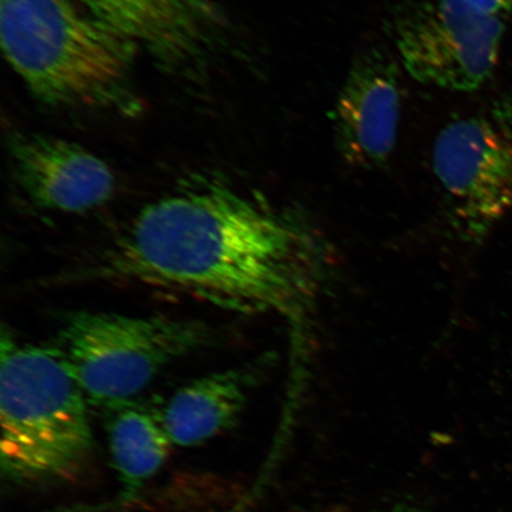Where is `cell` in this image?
Listing matches in <instances>:
<instances>
[{"mask_svg":"<svg viewBox=\"0 0 512 512\" xmlns=\"http://www.w3.org/2000/svg\"><path fill=\"white\" fill-rule=\"evenodd\" d=\"M318 261L302 224L210 182L146 206L114 241L106 268L224 310L291 315L311 296Z\"/></svg>","mask_w":512,"mask_h":512,"instance_id":"cell-1","label":"cell"},{"mask_svg":"<svg viewBox=\"0 0 512 512\" xmlns=\"http://www.w3.org/2000/svg\"><path fill=\"white\" fill-rule=\"evenodd\" d=\"M0 40L46 104L117 107L128 99L134 47L73 0H0Z\"/></svg>","mask_w":512,"mask_h":512,"instance_id":"cell-2","label":"cell"},{"mask_svg":"<svg viewBox=\"0 0 512 512\" xmlns=\"http://www.w3.org/2000/svg\"><path fill=\"white\" fill-rule=\"evenodd\" d=\"M87 399L55 347L2 335L0 465L12 483L75 477L91 456Z\"/></svg>","mask_w":512,"mask_h":512,"instance_id":"cell-3","label":"cell"},{"mask_svg":"<svg viewBox=\"0 0 512 512\" xmlns=\"http://www.w3.org/2000/svg\"><path fill=\"white\" fill-rule=\"evenodd\" d=\"M213 338L210 326L198 320L82 311L66 319L55 348L88 402L117 406Z\"/></svg>","mask_w":512,"mask_h":512,"instance_id":"cell-4","label":"cell"},{"mask_svg":"<svg viewBox=\"0 0 512 512\" xmlns=\"http://www.w3.org/2000/svg\"><path fill=\"white\" fill-rule=\"evenodd\" d=\"M503 19L472 11L462 0H428L395 19L402 66L415 81L452 92H472L497 66Z\"/></svg>","mask_w":512,"mask_h":512,"instance_id":"cell-5","label":"cell"},{"mask_svg":"<svg viewBox=\"0 0 512 512\" xmlns=\"http://www.w3.org/2000/svg\"><path fill=\"white\" fill-rule=\"evenodd\" d=\"M432 164L467 238H483L512 209V105L448 124Z\"/></svg>","mask_w":512,"mask_h":512,"instance_id":"cell-6","label":"cell"},{"mask_svg":"<svg viewBox=\"0 0 512 512\" xmlns=\"http://www.w3.org/2000/svg\"><path fill=\"white\" fill-rule=\"evenodd\" d=\"M400 108L395 62L376 49L358 57L332 113L336 147L345 162L358 168L386 163L398 138Z\"/></svg>","mask_w":512,"mask_h":512,"instance_id":"cell-7","label":"cell"},{"mask_svg":"<svg viewBox=\"0 0 512 512\" xmlns=\"http://www.w3.org/2000/svg\"><path fill=\"white\" fill-rule=\"evenodd\" d=\"M10 155L19 187L37 207L79 214L113 195L115 177L104 160L68 140L19 134Z\"/></svg>","mask_w":512,"mask_h":512,"instance_id":"cell-8","label":"cell"},{"mask_svg":"<svg viewBox=\"0 0 512 512\" xmlns=\"http://www.w3.org/2000/svg\"><path fill=\"white\" fill-rule=\"evenodd\" d=\"M115 34L160 62H188L207 40L209 0H81Z\"/></svg>","mask_w":512,"mask_h":512,"instance_id":"cell-9","label":"cell"},{"mask_svg":"<svg viewBox=\"0 0 512 512\" xmlns=\"http://www.w3.org/2000/svg\"><path fill=\"white\" fill-rule=\"evenodd\" d=\"M258 370L247 366L216 371L172 395L162 415L172 445H201L238 424Z\"/></svg>","mask_w":512,"mask_h":512,"instance_id":"cell-10","label":"cell"},{"mask_svg":"<svg viewBox=\"0 0 512 512\" xmlns=\"http://www.w3.org/2000/svg\"><path fill=\"white\" fill-rule=\"evenodd\" d=\"M108 439L115 472L130 498L162 469L172 445L162 418L133 407L115 416Z\"/></svg>","mask_w":512,"mask_h":512,"instance_id":"cell-11","label":"cell"},{"mask_svg":"<svg viewBox=\"0 0 512 512\" xmlns=\"http://www.w3.org/2000/svg\"><path fill=\"white\" fill-rule=\"evenodd\" d=\"M462 2L477 14L504 19L512 10V0H462Z\"/></svg>","mask_w":512,"mask_h":512,"instance_id":"cell-12","label":"cell"},{"mask_svg":"<svg viewBox=\"0 0 512 512\" xmlns=\"http://www.w3.org/2000/svg\"><path fill=\"white\" fill-rule=\"evenodd\" d=\"M382 512H420V511L418 509L412 507V505L398 504V505H395V507L390 508L386 511H382Z\"/></svg>","mask_w":512,"mask_h":512,"instance_id":"cell-13","label":"cell"}]
</instances>
